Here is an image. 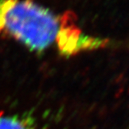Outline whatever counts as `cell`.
<instances>
[{
  "label": "cell",
  "mask_w": 129,
  "mask_h": 129,
  "mask_svg": "<svg viewBox=\"0 0 129 129\" xmlns=\"http://www.w3.org/2000/svg\"><path fill=\"white\" fill-rule=\"evenodd\" d=\"M0 35L30 51L42 53L54 48L66 58L107 44V40L82 31L67 16L58 15L30 0H0Z\"/></svg>",
  "instance_id": "1"
},
{
  "label": "cell",
  "mask_w": 129,
  "mask_h": 129,
  "mask_svg": "<svg viewBox=\"0 0 129 129\" xmlns=\"http://www.w3.org/2000/svg\"><path fill=\"white\" fill-rule=\"evenodd\" d=\"M0 129H37L30 118L18 114L0 115Z\"/></svg>",
  "instance_id": "2"
}]
</instances>
